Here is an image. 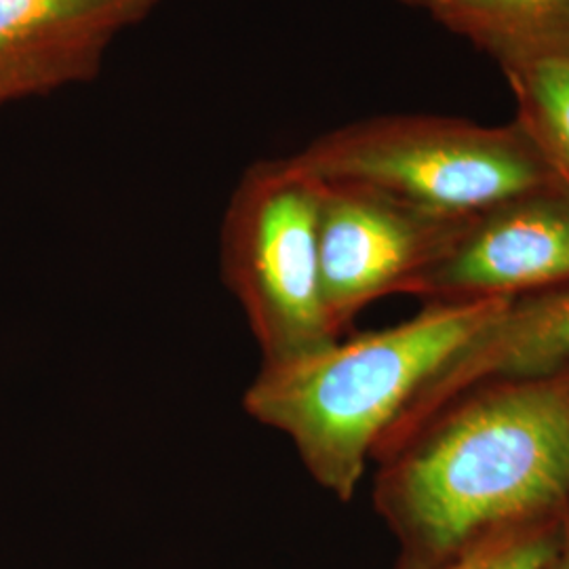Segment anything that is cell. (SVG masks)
Segmentation results:
<instances>
[{
  "label": "cell",
  "instance_id": "6da1fadb",
  "mask_svg": "<svg viewBox=\"0 0 569 569\" xmlns=\"http://www.w3.org/2000/svg\"><path fill=\"white\" fill-rule=\"evenodd\" d=\"M397 569L439 566L569 509V366L468 388L373 458Z\"/></svg>",
  "mask_w": 569,
  "mask_h": 569
},
{
  "label": "cell",
  "instance_id": "7a4b0ae2",
  "mask_svg": "<svg viewBox=\"0 0 569 569\" xmlns=\"http://www.w3.org/2000/svg\"><path fill=\"white\" fill-rule=\"evenodd\" d=\"M510 302L425 305L397 326L260 369L244 411L287 437L312 481L348 502L430 380Z\"/></svg>",
  "mask_w": 569,
  "mask_h": 569
},
{
  "label": "cell",
  "instance_id": "3957f363",
  "mask_svg": "<svg viewBox=\"0 0 569 569\" xmlns=\"http://www.w3.org/2000/svg\"><path fill=\"white\" fill-rule=\"evenodd\" d=\"M293 159L317 180L369 186L446 220L568 183L519 121L385 117L327 133Z\"/></svg>",
  "mask_w": 569,
  "mask_h": 569
},
{
  "label": "cell",
  "instance_id": "277c9868",
  "mask_svg": "<svg viewBox=\"0 0 569 569\" xmlns=\"http://www.w3.org/2000/svg\"><path fill=\"white\" fill-rule=\"evenodd\" d=\"M319 203L321 182L291 157L251 167L228 204L222 274L260 346V369L340 340L323 302Z\"/></svg>",
  "mask_w": 569,
  "mask_h": 569
},
{
  "label": "cell",
  "instance_id": "5b68a950",
  "mask_svg": "<svg viewBox=\"0 0 569 569\" xmlns=\"http://www.w3.org/2000/svg\"><path fill=\"white\" fill-rule=\"evenodd\" d=\"M321 182L319 253L323 302L342 336L359 312L413 284L467 220H446L376 188Z\"/></svg>",
  "mask_w": 569,
  "mask_h": 569
},
{
  "label": "cell",
  "instance_id": "8992f818",
  "mask_svg": "<svg viewBox=\"0 0 569 569\" xmlns=\"http://www.w3.org/2000/svg\"><path fill=\"white\" fill-rule=\"evenodd\" d=\"M569 289V183L468 218L411 296L425 305L519 300Z\"/></svg>",
  "mask_w": 569,
  "mask_h": 569
},
{
  "label": "cell",
  "instance_id": "52a82bcc",
  "mask_svg": "<svg viewBox=\"0 0 569 569\" xmlns=\"http://www.w3.org/2000/svg\"><path fill=\"white\" fill-rule=\"evenodd\" d=\"M157 0H0V106L96 74L106 47Z\"/></svg>",
  "mask_w": 569,
  "mask_h": 569
},
{
  "label": "cell",
  "instance_id": "ba28073f",
  "mask_svg": "<svg viewBox=\"0 0 569 569\" xmlns=\"http://www.w3.org/2000/svg\"><path fill=\"white\" fill-rule=\"evenodd\" d=\"M566 366L569 289L512 300L430 380L385 446L468 388L500 378L549 373Z\"/></svg>",
  "mask_w": 569,
  "mask_h": 569
},
{
  "label": "cell",
  "instance_id": "9c48e42d",
  "mask_svg": "<svg viewBox=\"0 0 569 569\" xmlns=\"http://www.w3.org/2000/svg\"><path fill=\"white\" fill-rule=\"evenodd\" d=\"M430 11L502 68L569 58V0H437Z\"/></svg>",
  "mask_w": 569,
  "mask_h": 569
},
{
  "label": "cell",
  "instance_id": "30bf717a",
  "mask_svg": "<svg viewBox=\"0 0 569 569\" xmlns=\"http://www.w3.org/2000/svg\"><path fill=\"white\" fill-rule=\"evenodd\" d=\"M519 117L533 142L569 183V58L505 68Z\"/></svg>",
  "mask_w": 569,
  "mask_h": 569
},
{
  "label": "cell",
  "instance_id": "8fae6325",
  "mask_svg": "<svg viewBox=\"0 0 569 569\" xmlns=\"http://www.w3.org/2000/svg\"><path fill=\"white\" fill-rule=\"evenodd\" d=\"M559 528L561 517L555 521L512 529L439 566L425 569H545L557 547Z\"/></svg>",
  "mask_w": 569,
  "mask_h": 569
},
{
  "label": "cell",
  "instance_id": "7c38bea8",
  "mask_svg": "<svg viewBox=\"0 0 569 569\" xmlns=\"http://www.w3.org/2000/svg\"><path fill=\"white\" fill-rule=\"evenodd\" d=\"M545 569H569V509L561 517L557 547L552 550V555H550Z\"/></svg>",
  "mask_w": 569,
  "mask_h": 569
},
{
  "label": "cell",
  "instance_id": "4fadbf2b",
  "mask_svg": "<svg viewBox=\"0 0 569 569\" xmlns=\"http://www.w3.org/2000/svg\"><path fill=\"white\" fill-rule=\"evenodd\" d=\"M418 2H422V4H427V7H432L437 0H418Z\"/></svg>",
  "mask_w": 569,
  "mask_h": 569
}]
</instances>
